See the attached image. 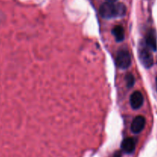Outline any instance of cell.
<instances>
[{
	"label": "cell",
	"mask_w": 157,
	"mask_h": 157,
	"mask_svg": "<svg viewBox=\"0 0 157 157\" xmlns=\"http://www.w3.org/2000/svg\"><path fill=\"white\" fill-rule=\"evenodd\" d=\"M126 6L122 3H114L113 2H107L100 7V15L104 18H113L122 17L126 14Z\"/></svg>",
	"instance_id": "cell-1"
},
{
	"label": "cell",
	"mask_w": 157,
	"mask_h": 157,
	"mask_svg": "<svg viewBox=\"0 0 157 157\" xmlns=\"http://www.w3.org/2000/svg\"><path fill=\"white\" fill-rule=\"evenodd\" d=\"M150 49L146 44L141 46L139 50V58L143 65L147 68L152 67L153 64V58Z\"/></svg>",
	"instance_id": "cell-2"
},
{
	"label": "cell",
	"mask_w": 157,
	"mask_h": 157,
	"mask_svg": "<svg viewBox=\"0 0 157 157\" xmlns=\"http://www.w3.org/2000/svg\"><path fill=\"white\" fill-rule=\"evenodd\" d=\"M116 64L121 69H127L131 64V58L129 52L126 49H121L118 52L116 58Z\"/></svg>",
	"instance_id": "cell-3"
},
{
	"label": "cell",
	"mask_w": 157,
	"mask_h": 157,
	"mask_svg": "<svg viewBox=\"0 0 157 157\" xmlns=\"http://www.w3.org/2000/svg\"><path fill=\"white\" fill-rule=\"evenodd\" d=\"M144 96L140 91H135L131 94L130 98V103L131 107L134 110H138L144 104Z\"/></svg>",
	"instance_id": "cell-4"
},
{
	"label": "cell",
	"mask_w": 157,
	"mask_h": 157,
	"mask_svg": "<svg viewBox=\"0 0 157 157\" xmlns=\"http://www.w3.org/2000/svg\"><path fill=\"white\" fill-rule=\"evenodd\" d=\"M146 125V119L143 116H137L133 119L131 124V130L133 133H140L143 131Z\"/></svg>",
	"instance_id": "cell-5"
},
{
	"label": "cell",
	"mask_w": 157,
	"mask_h": 157,
	"mask_svg": "<svg viewBox=\"0 0 157 157\" xmlns=\"http://www.w3.org/2000/svg\"><path fill=\"white\" fill-rule=\"evenodd\" d=\"M136 147V140L133 138L129 137L124 140L121 144V148L123 151L126 153H132Z\"/></svg>",
	"instance_id": "cell-6"
},
{
	"label": "cell",
	"mask_w": 157,
	"mask_h": 157,
	"mask_svg": "<svg viewBox=\"0 0 157 157\" xmlns=\"http://www.w3.org/2000/svg\"><path fill=\"white\" fill-rule=\"evenodd\" d=\"M146 45L150 49V50L156 51V38L153 31H150L148 32L146 38Z\"/></svg>",
	"instance_id": "cell-7"
},
{
	"label": "cell",
	"mask_w": 157,
	"mask_h": 157,
	"mask_svg": "<svg viewBox=\"0 0 157 157\" xmlns=\"http://www.w3.org/2000/svg\"><path fill=\"white\" fill-rule=\"evenodd\" d=\"M112 33H113V36H114L115 39L117 41L120 42L122 41L124 39V36H125V33H124V29L122 26L121 25H116L112 30Z\"/></svg>",
	"instance_id": "cell-8"
},
{
	"label": "cell",
	"mask_w": 157,
	"mask_h": 157,
	"mask_svg": "<svg viewBox=\"0 0 157 157\" xmlns=\"http://www.w3.org/2000/svg\"><path fill=\"white\" fill-rule=\"evenodd\" d=\"M126 81H127V85L128 87H132L134 85L135 79L134 77L132 74H128V75L126 76Z\"/></svg>",
	"instance_id": "cell-9"
},
{
	"label": "cell",
	"mask_w": 157,
	"mask_h": 157,
	"mask_svg": "<svg viewBox=\"0 0 157 157\" xmlns=\"http://www.w3.org/2000/svg\"><path fill=\"white\" fill-rule=\"evenodd\" d=\"M108 2H114L115 1H117V0H107Z\"/></svg>",
	"instance_id": "cell-10"
},
{
	"label": "cell",
	"mask_w": 157,
	"mask_h": 157,
	"mask_svg": "<svg viewBox=\"0 0 157 157\" xmlns=\"http://www.w3.org/2000/svg\"><path fill=\"white\" fill-rule=\"evenodd\" d=\"M156 84H157V78H156Z\"/></svg>",
	"instance_id": "cell-11"
},
{
	"label": "cell",
	"mask_w": 157,
	"mask_h": 157,
	"mask_svg": "<svg viewBox=\"0 0 157 157\" xmlns=\"http://www.w3.org/2000/svg\"><path fill=\"white\" fill-rule=\"evenodd\" d=\"M115 157H119V156H115Z\"/></svg>",
	"instance_id": "cell-12"
}]
</instances>
